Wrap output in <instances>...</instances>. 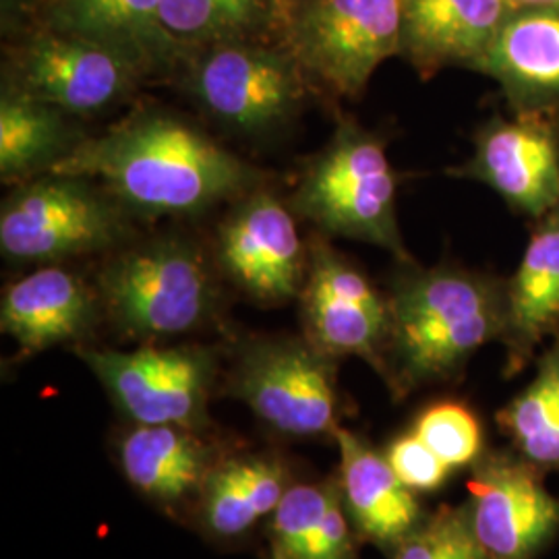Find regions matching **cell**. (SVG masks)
Wrapping results in <instances>:
<instances>
[{
  "instance_id": "obj_1",
  "label": "cell",
  "mask_w": 559,
  "mask_h": 559,
  "mask_svg": "<svg viewBox=\"0 0 559 559\" xmlns=\"http://www.w3.org/2000/svg\"><path fill=\"white\" fill-rule=\"evenodd\" d=\"M50 173L96 180L138 221L193 218L270 179L200 124L162 106L85 138Z\"/></svg>"
},
{
  "instance_id": "obj_2",
  "label": "cell",
  "mask_w": 559,
  "mask_h": 559,
  "mask_svg": "<svg viewBox=\"0 0 559 559\" xmlns=\"http://www.w3.org/2000/svg\"><path fill=\"white\" fill-rule=\"evenodd\" d=\"M385 381L399 396L456 380L471 357L506 332V278L452 261H396L388 284Z\"/></svg>"
},
{
  "instance_id": "obj_3",
  "label": "cell",
  "mask_w": 559,
  "mask_h": 559,
  "mask_svg": "<svg viewBox=\"0 0 559 559\" xmlns=\"http://www.w3.org/2000/svg\"><path fill=\"white\" fill-rule=\"evenodd\" d=\"M221 280L212 251L187 235L164 233L108 253L94 284L104 321L122 338L154 344L216 320Z\"/></svg>"
},
{
  "instance_id": "obj_4",
  "label": "cell",
  "mask_w": 559,
  "mask_h": 559,
  "mask_svg": "<svg viewBox=\"0 0 559 559\" xmlns=\"http://www.w3.org/2000/svg\"><path fill=\"white\" fill-rule=\"evenodd\" d=\"M400 180L388 140L340 115L332 138L305 164L288 205L328 239L359 240L411 260L400 233Z\"/></svg>"
},
{
  "instance_id": "obj_5",
  "label": "cell",
  "mask_w": 559,
  "mask_h": 559,
  "mask_svg": "<svg viewBox=\"0 0 559 559\" xmlns=\"http://www.w3.org/2000/svg\"><path fill=\"white\" fill-rule=\"evenodd\" d=\"M138 222L96 180L48 173L15 185L2 201L0 251L23 265L108 255L135 240Z\"/></svg>"
},
{
  "instance_id": "obj_6",
  "label": "cell",
  "mask_w": 559,
  "mask_h": 559,
  "mask_svg": "<svg viewBox=\"0 0 559 559\" xmlns=\"http://www.w3.org/2000/svg\"><path fill=\"white\" fill-rule=\"evenodd\" d=\"M185 94L224 129L261 138L299 115L307 78L297 59L278 48L230 40L187 57Z\"/></svg>"
},
{
  "instance_id": "obj_7",
  "label": "cell",
  "mask_w": 559,
  "mask_h": 559,
  "mask_svg": "<svg viewBox=\"0 0 559 559\" xmlns=\"http://www.w3.org/2000/svg\"><path fill=\"white\" fill-rule=\"evenodd\" d=\"M336 369L305 336H255L240 342L228 390L282 436H336Z\"/></svg>"
},
{
  "instance_id": "obj_8",
  "label": "cell",
  "mask_w": 559,
  "mask_h": 559,
  "mask_svg": "<svg viewBox=\"0 0 559 559\" xmlns=\"http://www.w3.org/2000/svg\"><path fill=\"white\" fill-rule=\"evenodd\" d=\"M78 355L131 423L205 429L218 380L214 348L154 342L133 350L80 346Z\"/></svg>"
},
{
  "instance_id": "obj_9",
  "label": "cell",
  "mask_w": 559,
  "mask_h": 559,
  "mask_svg": "<svg viewBox=\"0 0 559 559\" xmlns=\"http://www.w3.org/2000/svg\"><path fill=\"white\" fill-rule=\"evenodd\" d=\"M400 48L402 0H307L290 34V55L307 81L344 100H359Z\"/></svg>"
},
{
  "instance_id": "obj_10",
  "label": "cell",
  "mask_w": 559,
  "mask_h": 559,
  "mask_svg": "<svg viewBox=\"0 0 559 559\" xmlns=\"http://www.w3.org/2000/svg\"><path fill=\"white\" fill-rule=\"evenodd\" d=\"M145 75L150 69L119 48L44 27L13 52L2 87L81 119L124 104Z\"/></svg>"
},
{
  "instance_id": "obj_11",
  "label": "cell",
  "mask_w": 559,
  "mask_h": 559,
  "mask_svg": "<svg viewBox=\"0 0 559 559\" xmlns=\"http://www.w3.org/2000/svg\"><path fill=\"white\" fill-rule=\"evenodd\" d=\"M222 278L261 305L299 299L307 278L309 240L288 201L261 185L230 203L212 245Z\"/></svg>"
},
{
  "instance_id": "obj_12",
  "label": "cell",
  "mask_w": 559,
  "mask_h": 559,
  "mask_svg": "<svg viewBox=\"0 0 559 559\" xmlns=\"http://www.w3.org/2000/svg\"><path fill=\"white\" fill-rule=\"evenodd\" d=\"M307 278L300 288L302 336L332 359L359 357L385 380L390 340L388 295L328 237H309Z\"/></svg>"
},
{
  "instance_id": "obj_13",
  "label": "cell",
  "mask_w": 559,
  "mask_h": 559,
  "mask_svg": "<svg viewBox=\"0 0 559 559\" xmlns=\"http://www.w3.org/2000/svg\"><path fill=\"white\" fill-rule=\"evenodd\" d=\"M450 177L489 187L520 216L539 221L559 205V119L493 115L473 135V154Z\"/></svg>"
},
{
  "instance_id": "obj_14",
  "label": "cell",
  "mask_w": 559,
  "mask_h": 559,
  "mask_svg": "<svg viewBox=\"0 0 559 559\" xmlns=\"http://www.w3.org/2000/svg\"><path fill=\"white\" fill-rule=\"evenodd\" d=\"M466 506L483 559H533L559 533V498L520 454L475 462Z\"/></svg>"
},
{
  "instance_id": "obj_15",
  "label": "cell",
  "mask_w": 559,
  "mask_h": 559,
  "mask_svg": "<svg viewBox=\"0 0 559 559\" xmlns=\"http://www.w3.org/2000/svg\"><path fill=\"white\" fill-rule=\"evenodd\" d=\"M104 321L94 282L64 263L40 265L2 293L0 328L29 359L62 344H80Z\"/></svg>"
},
{
  "instance_id": "obj_16",
  "label": "cell",
  "mask_w": 559,
  "mask_h": 559,
  "mask_svg": "<svg viewBox=\"0 0 559 559\" xmlns=\"http://www.w3.org/2000/svg\"><path fill=\"white\" fill-rule=\"evenodd\" d=\"M512 11L510 0H402L400 57L420 80L448 67L479 71Z\"/></svg>"
},
{
  "instance_id": "obj_17",
  "label": "cell",
  "mask_w": 559,
  "mask_h": 559,
  "mask_svg": "<svg viewBox=\"0 0 559 559\" xmlns=\"http://www.w3.org/2000/svg\"><path fill=\"white\" fill-rule=\"evenodd\" d=\"M512 112L559 119V7H516L480 62Z\"/></svg>"
},
{
  "instance_id": "obj_18",
  "label": "cell",
  "mask_w": 559,
  "mask_h": 559,
  "mask_svg": "<svg viewBox=\"0 0 559 559\" xmlns=\"http://www.w3.org/2000/svg\"><path fill=\"white\" fill-rule=\"evenodd\" d=\"M180 425H138L120 433L117 454L124 479L143 498L175 510L200 500L203 485L222 456L201 436Z\"/></svg>"
},
{
  "instance_id": "obj_19",
  "label": "cell",
  "mask_w": 559,
  "mask_h": 559,
  "mask_svg": "<svg viewBox=\"0 0 559 559\" xmlns=\"http://www.w3.org/2000/svg\"><path fill=\"white\" fill-rule=\"evenodd\" d=\"M519 267L506 278V376L520 373L547 338L559 336V205L531 222Z\"/></svg>"
},
{
  "instance_id": "obj_20",
  "label": "cell",
  "mask_w": 559,
  "mask_h": 559,
  "mask_svg": "<svg viewBox=\"0 0 559 559\" xmlns=\"http://www.w3.org/2000/svg\"><path fill=\"white\" fill-rule=\"evenodd\" d=\"M334 438L340 448V491L355 531L362 539L394 549L419 526V501L388 459L362 438L342 427Z\"/></svg>"
},
{
  "instance_id": "obj_21",
  "label": "cell",
  "mask_w": 559,
  "mask_h": 559,
  "mask_svg": "<svg viewBox=\"0 0 559 559\" xmlns=\"http://www.w3.org/2000/svg\"><path fill=\"white\" fill-rule=\"evenodd\" d=\"M290 487V468L276 454L222 459L195 503L200 524L214 539H239L278 510Z\"/></svg>"
},
{
  "instance_id": "obj_22",
  "label": "cell",
  "mask_w": 559,
  "mask_h": 559,
  "mask_svg": "<svg viewBox=\"0 0 559 559\" xmlns=\"http://www.w3.org/2000/svg\"><path fill=\"white\" fill-rule=\"evenodd\" d=\"M78 117L52 104L2 87L0 96V179L7 185L48 175L81 141Z\"/></svg>"
},
{
  "instance_id": "obj_23",
  "label": "cell",
  "mask_w": 559,
  "mask_h": 559,
  "mask_svg": "<svg viewBox=\"0 0 559 559\" xmlns=\"http://www.w3.org/2000/svg\"><path fill=\"white\" fill-rule=\"evenodd\" d=\"M272 516L274 559H359L338 480L293 483Z\"/></svg>"
},
{
  "instance_id": "obj_24",
  "label": "cell",
  "mask_w": 559,
  "mask_h": 559,
  "mask_svg": "<svg viewBox=\"0 0 559 559\" xmlns=\"http://www.w3.org/2000/svg\"><path fill=\"white\" fill-rule=\"evenodd\" d=\"M162 0H48L50 29L119 48L158 73L170 64L160 32Z\"/></svg>"
},
{
  "instance_id": "obj_25",
  "label": "cell",
  "mask_w": 559,
  "mask_h": 559,
  "mask_svg": "<svg viewBox=\"0 0 559 559\" xmlns=\"http://www.w3.org/2000/svg\"><path fill=\"white\" fill-rule=\"evenodd\" d=\"M516 454L543 471H559V336L537 362L533 381L498 415Z\"/></svg>"
},
{
  "instance_id": "obj_26",
  "label": "cell",
  "mask_w": 559,
  "mask_h": 559,
  "mask_svg": "<svg viewBox=\"0 0 559 559\" xmlns=\"http://www.w3.org/2000/svg\"><path fill=\"white\" fill-rule=\"evenodd\" d=\"M265 0H162L160 32L168 60L222 41L242 40L261 20Z\"/></svg>"
},
{
  "instance_id": "obj_27",
  "label": "cell",
  "mask_w": 559,
  "mask_h": 559,
  "mask_svg": "<svg viewBox=\"0 0 559 559\" xmlns=\"http://www.w3.org/2000/svg\"><path fill=\"white\" fill-rule=\"evenodd\" d=\"M413 431L425 441L452 471L480 459L483 431L471 408L460 402H436L415 420Z\"/></svg>"
},
{
  "instance_id": "obj_28",
  "label": "cell",
  "mask_w": 559,
  "mask_h": 559,
  "mask_svg": "<svg viewBox=\"0 0 559 559\" xmlns=\"http://www.w3.org/2000/svg\"><path fill=\"white\" fill-rule=\"evenodd\" d=\"M392 559H483L466 508H441L392 549Z\"/></svg>"
},
{
  "instance_id": "obj_29",
  "label": "cell",
  "mask_w": 559,
  "mask_h": 559,
  "mask_svg": "<svg viewBox=\"0 0 559 559\" xmlns=\"http://www.w3.org/2000/svg\"><path fill=\"white\" fill-rule=\"evenodd\" d=\"M385 459L400 480L413 491H436L452 473V468L415 431L392 441Z\"/></svg>"
},
{
  "instance_id": "obj_30",
  "label": "cell",
  "mask_w": 559,
  "mask_h": 559,
  "mask_svg": "<svg viewBox=\"0 0 559 559\" xmlns=\"http://www.w3.org/2000/svg\"><path fill=\"white\" fill-rule=\"evenodd\" d=\"M516 7H559V0H510Z\"/></svg>"
}]
</instances>
